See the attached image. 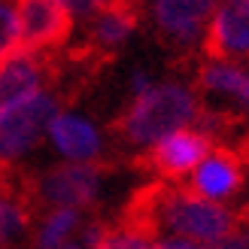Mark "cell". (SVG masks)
Returning <instances> with one entry per match:
<instances>
[{"label":"cell","instance_id":"cell-17","mask_svg":"<svg viewBox=\"0 0 249 249\" xmlns=\"http://www.w3.org/2000/svg\"><path fill=\"white\" fill-rule=\"evenodd\" d=\"M201 249H249V228H237V231H231L228 237H222L216 243H207Z\"/></svg>","mask_w":249,"mask_h":249},{"label":"cell","instance_id":"cell-12","mask_svg":"<svg viewBox=\"0 0 249 249\" xmlns=\"http://www.w3.org/2000/svg\"><path fill=\"white\" fill-rule=\"evenodd\" d=\"M197 82H201V89L234 97L243 109H249V73L231 61H207L197 73Z\"/></svg>","mask_w":249,"mask_h":249},{"label":"cell","instance_id":"cell-11","mask_svg":"<svg viewBox=\"0 0 249 249\" xmlns=\"http://www.w3.org/2000/svg\"><path fill=\"white\" fill-rule=\"evenodd\" d=\"M134 31H137V9L128 3H101L89 18V40L94 49H104V52H113L122 43H128Z\"/></svg>","mask_w":249,"mask_h":249},{"label":"cell","instance_id":"cell-2","mask_svg":"<svg viewBox=\"0 0 249 249\" xmlns=\"http://www.w3.org/2000/svg\"><path fill=\"white\" fill-rule=\"evenodd\" d=\"M58 113V101L49 91H40L0 116V164H12L21 155H28L49 134Z\"/></svg>","mask_w":249,"mask_h":249},{"label":"cell","instance_id":"cell-7","mask_svg":"<svg viewBox=\"0 0 249 249\" xmlns=\"http://www.w3.org/2000/svg\"><path fill=\"white\" fill-rule=\"evenodd\" d=\"M46 70V61L36 52H16L0 61V116L40 94Z\"/></svg>","mask_w":249,"mask_h":249},{"label":"cell","instance_id":"cell-10","mask_svg":"<svg viewBox=\"0 0 249 249\" xmlns=\"http://www.w3.org/2000/svg\"><path fill=\"white\" fill-rule=\"evenodd\" d=\"M49 140L67 161H76V164H91L104 152L101 131L76 113H58L49 128Z\"/></svg>","mask_w":249,"mask_h":249},{"label":"cell","instance_id":"cell-6","mask_svg":"<svg viewBox=\"0 0 249 249\" xmlns=\"http://www.w3.org/2000/svg\"><path fill=\"white\" fill-rule=\"evenodd\" d=\"M213 3L207 0H158L152 6V18L158 31L177 46H195L207 34Z\"/></svg>","mask_w":249,"mask_h":249},{"label":"cell","instance_id":"cell-15","mask_svg":"<svg viewBox=\"0 0 249 249\" xmlns=\"http://www.w3.org/2000/svg\"><path fill=\"white\" fill-rule=\"evenodd\" d=\"M97 249H155V243L140 228L119 225V228H107V234H104V240H101Z\"/></svg>","mask_w":249,"mask_h":249},{"label":"cell","instance_id":"cell-4","mask_svg":"<svg viewBox=\"0 0 249 249\" xmlns=\"http://www.w3.org/2000/svg\"><path fill=\"white\" fill-rule=\"evenodd\" d=\"M18 21V49L21 52H36L61 46L73 31V18L67 3L58 0H24L16 6Z\"/></svg>","mask_w":249,"mask_h":249},{"label":"cell","instance_id":"cell-14","mask_svg":"<svg viewBox=\"0 0 249 249\" xmlns=\"http://www.w3.org/2000/svg\"><path fill=\"white\" fill-rule=\"evenodd\" d=\"M28 234V210L6 185H0V246H12Z\"/></svg>","mask_w":249,"mask_h":249},{"label":"cell","instance_id":"cell-13","mask_svg":"<svg viewBox=\"0 0 249 249\" xmlns=\"http://www.w3.org/2000/svg\"><path fill=\"white\" fill-rule=\"evenodd\" d=\"M79 231H82V213L79 210L55 207L52 213L43 219L40 231H36V249H64Z\"/></svg>","mask_w":249,"mask_h":249},{"label":"cell","instance_id":"cell-9","mask_svg":"<svg viewBox=\"0 0 249 249\" xmlns=\"http://www.w3.org/2000/svg\"><path fill=\"white\" fill-rule=\"evenodd\" d=\"M210 146L213 143L201 131L185 128V131H177L152 146V164L167 179L185 177V173H195V167L210 155Z\"/></svg>","mask_w":249,"mask_h":249},{"label":"cell","instance_id":"cell-5","mask_svg":"<svg viewBox=\"0 0 249 249\" xmlns=\"http://www.w3.org/2000/svg\"><path fill=\"white\" fill-rule=\"evenodd\" d=\"M204 52L213 61L249 58V0L222 3L213 9L204 34Z\"/></svg>","mask_w":249,"mask_h":249},{"label":"cell","instance_id":"cell-18","mask_svg":"<svg viewBox=\"0 0 249 249\" xmlns=\"http://www.w3.org/2000/svg\"><path fill=\"white\" fill-rule=\"evenodd\" d=\"M155 249H201V246L192 240H182V237H161L155 243Z\"/></svg>","mask_w":249,"mask_h":249},{"label":"cell","instance_id":"cell-16","mask_svg":"<svg viewBox=\"0 0 249 249\" xmlns=\"http://www.w3.org/2000/svg\"><path fill=\"white\" fill-rule=\"evenodd\" d=\"M21 52L18 49V21H16V6L0 3V61L9 55Z\"/></svg>","mask_w":249,"mask_h":249},{"label":"cell","instance_id":"cell-1","mask_svg":"<svg viewBox=\"0 0 249 249\" xmlns=\"http://www.w3.org/2000/svg\"><path fill=\"white\" fill-rule=\"evenodd\" d=\"M197 116L201 107L192 89L179 82H161L134 97L131 109L119 122V131L131 146H155L164 137L185 131L192 122H197Z\"/></svg>","mask_w":249,"mask_h":249},{"label":"cell","instance_id":"cell-8","mask_svg":"<svg viewBox=\"0 0 249 249\" xmlns=\"http://www.w3.org/2000/svg\"><path fill=\"white\" fill-rule=\"evenodd\" d=\"M243 185V164L240 155L231 149H210V155L195 167L192 173V192L207 201H225Z\"/></svg>","mask_w":249,"mask_h":249},{"label":"cell","instance_id":"cell-3","mask_svg":"<svg viewBox=\"0 0 249 249\" xmlns=\"http://www.w3.org/2000/svg\"><path fill=\"white\" fill-rule=\"evenodd\" d=\"M101 185H104V170L97 164L64 161V164L49 167L36 179V195L46 204L64 207V210H89L101 195Z\"/></svg>","mask_w":249,"mask_h":249}]
</instances>
